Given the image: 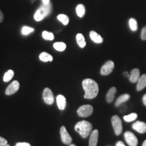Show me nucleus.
Wrapping results in <instances>:
<instances>
[{
  "instance_id": "f257e3e1",
  "label": "nucleus",
  "mask_w": 146,
  "mask_h": 146,
  "mask_svg": "<svg viewBox=\"0 0 146 146\" xmlns=\"http://www.w3.org/2000/svg\"><path fill=\"white\" fill-rule=\"evenodd\" d=\"M82 85L85 91L84 98L85 99H94L98 96L99 92V86L94 80L85 78L82 82Z\"/></svg>"
},
{
  "instance_id": "f03ea898",
  "label": "nucleus",
  "mask_w": 146,
  "mask_h": 146,
  "mask_svg": "<svg viewBox=\"0 0 146 146\" xmlns=\"http://www.w3.org/2000/svg\"><path fill=\"white\" fill-rule=\"evenodd\" d=\"M92 124L86 120H81L78 122L74 126V129L82 138L86 139L90 135L92 132Z\"/></svg>"
},
{
  "instance_id": "7ed1b4c3",
  "label": "nucleus",
  "mask_w": 146,
  "mask_h": 146,
  "mask_svg": "<svg viewBox=\"0 0 146 146\" xmlns=\"http://www.w3.org/2000/svg\"><path fill=\"white\" fill-rule=\"evenodd\" d=\"M52 12V4L51 3L49 4H43L39 7V9L36 11L34 15V19L36 21L39 22L42 21L45 17H46Z\"/></svg>"
},
{
  "instance_id": "20e7f679",
  "label": "nucleus",
  "mask_w": 146,
  "mask_h": 146,
  "mask_svg": "<svg viewBox=\"0 0 146 146\" xmlns=\"http://www.w3.org/2000/svg\"><path fill=\"white\" fill-rule=\"evenodd\" d=\"M111 122L116 135H120L123 131V125L120 118L116 115H114L112 117Z\"/></svg>"
},
{
  "instance_id": "39448f33",
  "label": "nucleus",
  "mask_w": 146,
  "mask_h": 146,
  "mask_svg": "<svg viewBox=\"0 0 146 146\" xmlns=\"http://www.w3.org/2000/svg\"><path fill=\"white\" fill-rule=\"evenodd\" d=\"M94 108L91 105H83L78 108L77 110V114L80 117H88L93 113Z\"/></svg>"
},
{
  "instance_id": "423d86ee",
  "label": "nucleus",
  "mask_w": 146,
  "mask_h": 146,
  "mask_svg": "<svg viewBox=\"0 0 146 146\" xmlns=\"http://www.w3.org/2000/svg\"><path fill=\"white\" fill-rule=\"evenodd\" d=\"M125 139L129 146H137L138 144V139L137 137L130 131H126L124 134Z\"/></svg>"
},
{
  "instance_id": "0eeeda50",
  "label": "nucleus",
  "mask_w": 146,
  "mask_h": 146,
  "mask_svg": "<svg viewBox=\"0 0 146 146\" xmlns=\"http://www.w3.org/2000/svg\"><path fill=\"white\" fill-rule=\"evenodd\" d=\"M43 99L45 104L52 105L54 102V97L52 90L50 88H45L43 92Z\"/></svg>"
},
{
  "instance_id": "6e6552de",
  "label": "nucleus",
  "mask_w": 146,
  "mask_h": 146,
  "mask_svg": "<svg viewBox=\"0 0 146 146\" xmlns=\"http://www.w3.org/2000/svg\"><path fill=\"white\" fill-rule=\"evenodd\" d=\"M60 137L63 143L65 145H70L72 143V139L67 131L64 126H62L60 129Z\"/></svg>"
},
{
  "instance_id": "1a4fd4ad",
  "label": "nucleus",
  "mask_w": 146,
  "mask_h": 146,
  "mask_svg": "<svg viewBox=\"0 0 146 146\" xmlns=\"http://www.w3.org/2000/svg\"><path fill=\"white\" fill-rule=\"evenodd\" d=\"M114 68V63L113 62V61L109 60L106 62L102 66L101 70H100V73H101L102 75H108L112 72Z\"/></svg>"
},
{
  "instance_id": "9d476101",
  "label": "nucleus",
  "mask_w": 146,
  "mask_h": 146,
  "mask_svg": "<svg viewBox=\"0 0 146 146\" xmlns=\"http://www.w3.org/2000/svg\"><path fill=\"white\" fill-rule=\"evenodd\" d=\"M20 88V83L18 81H14L8 85L6 89H5V95L7 96H11L17 92Z\"/></svg>"
},
{
  "instance_id": "9b49d317",
  "label": "nucleus",
  "mask_w": 146,
  "mask_h": 146,
  "mask_svg": "<svg viewBox=\"0 0 146 146\" xmlns=\"http://www.w3.org/2000/svg\"><path fill=\"white\" fill-rule=\"evenodd\" d=\"M133 129L137 132L139 133H145L146 132V123L141 121H137L133 123L132 126Z\"/></svg>"
},
{
  "instance_id": "f8f14e48",
  "label": "nucleus",
  "mask_w": 146,
  "mask_h": 146,
  "mask_svg": "<svg viewBox=\"0 0 146 146\" xmlns=\"http://www.w3.org/2000/svg\"><path fill=\"white\" fill-rule=\"evenodd\" d=\"M98 136H99V132L98 130L93 131L90 134L89 141V146H97L98 141Z\"/></svg>"
},
{
  "instance_id": "ddd939ff",
  "label": "nucleus",
  "mask_w": 146,
  "mask_h": 146,
  "mask_svg": "<svg viewBox=\"0 0 146 146\" xmlns=\"http://www.w3.org/2000/svg\"><path fill=\"white\" fill-rule=\"evenodd\" d=\"M57 106L60 110H64L66 107V100L62 95H58L56 98Z\"/></svg>"
},
{
  "instance_id": "4468645a",
  "label": "nucleus",
  "mask_w": 146,
  "mask_h": 146,
  "mask_svg": "<svg viewBox=\"0 0 146 146\" xmlns=\"http://www.w3.org/2000/svg\"><path fill=\"white\" fill-rule=\"evenodd\" d=\"M140 77V70L138 68L133 69L131 70L129 80L131 83H137L139 78Z\"/></svg>"
},
{
  "instance_id": "2eb2a0df",
  "label": "nucleus",
  "mask_w": 146,
  "mask_h": 146,
  "mask_svg": "<svg viewBox=\"0 0 146 146\" xmlns=\"http://www.w3.org/2000/svg\"><path fill=\"white\" fill-rule=\"evenodd\" d=\"M146 87V74H144L139 78L137 85V90L138 91H141Z\"/></svg>"
},
{
  "instance_id": "dca6fc26",
  "label": "nucleus",
  "mask_w": 146,
  "mask_h": 146,
  "mask_svg": "<svg viewBox=\"0 0 146 146\" xmlns=\"http://www.w3.org/2000/svg\"><path fill=\"white\" fill-rule=\"evenodd\" d=\"M116 88L114 87H111L108 91L107 95H106V101L108 103H111L113 102V100H114L115 95L116 94Z\"/></svg>"
},
{
  "instance_id": "f3484780",
  "label": "nucleus",
  "mask_w": 146,
  "mask_h": 146,
  "mask_svg": "<svg viewBox=\"0 0 146 146\" xmlns=\"http://www.w3.org/2000/svg\"><path fill=\"white\" fill-rule=\"evenodd\" d=\"M89 36L90 38L93 41L95 42L96 43H102L103 42V38L99 34H98L96 31H91L89 33Z\"/></svg>"
},
{
  "instance_id": "a211bd4d",
  "label": "nucleus",
  "mask_w": 146,
  "mask_h": 146,
  "mask_svg": "<svg viewBox=\"0 0 146 146\" xmlns=\"http://www.w3.org/2000/svg\"><path fill=\"white\" fill-rule=\"evenodd\" d=\"M129 98H130V95L127 94L121 95V96L118 97V99L116 100V102H115V106H116V107H118L120 105H121L122 104L125 103V102L128 101V100H129Z\"/></svg>"
},
{
  "instance_id": "6ab92c4d",
  "label": "nucleus",
  "mask_w": 146,
  "mask_h": 146,
  "mask_svg": "<svg viewBox=\"0 0 146 146\" xmlns=\"http://www.w3.org/2000/svg\"><path fill=\"white\" fill-rule=\"evenodd\" d=\"M76 40L78 45L81 48H84V47L86 46V41H85V37H84L83 34L78 33L76 35Z\"/></svg>"
},
{
  "instance_id": "aec40b11",
  "label": "nucleus",
  "mask_w": 146,
  "mask_h": 146,
  "mask_svg": "<svg viewBox=\"0 0 146 146\" xmlns=\"http://www.w3.org/2000/svg\"><path fill=\"white\" fill-rule=\"evenodd\" d=\"M39 59L42 62H52L53 57L50 54L47 52H42L39 55Z\"/></svg>"
},
{
  "instance_id": "412c9836",
  "label": "nucleus",
  "mask_w": 146,
  "mask_h": 146,
  "mask_svg": "<svg viewBox=\"0 0 146 146\" xmlns=\"http://www.w3.org/2000/svg\"><path fill=\"white\" fill-rule=\"evenodd\" d=\"M76 12L78 17L83 18L85 14V7L83 4H78L76 8Z\"/></svg>"
},
{
  "instance_id": "4be33fe9",
  "label": "nucleus",
  "mask_w": 146,
  "mask_h": 146,
  "mask_svg": "<svg viewBox=\"0 0 146 146\" xmlns=\"http://www.w3.org/2000/svg\"><path fill=\"white\" fill-rule=\"evenodd\" d=\"M54 48L58 52H64L66 48V45L63 42H56L54 43Z\"/></svg>"
},
{
  "instance_id": "5701e85b",
  "label": "nucleus",
  "mask_w": 146,
  "mask_h": 146,
  "mask_svg": "<svg viewBox=\"0 0 146 146\" xmlns=\"http://www.w3.org/2000/svg\"><path fill=\"white\" fill-rule=\"evenodd\" d=\"M57 18L58 21L61 22V23H62L64 25H65V26L69 23V18L68 16L66 15V14H59V15L57 16Z\"/></svg>"
},
{
  "instance_id": "b1692460",
  "label": "nucleus",
  "mask_w": 146,
  "mask_h": 146,
  "mask_svg": "<svg viewBox=\"0 0 146 146\" xmlns=\"http://www.w3.org/2000/svg\"><path fill=\"white\" fill-rule=\"evenodd\" d=\"M14 75V72L12 70H8L4 74V76L3 77V80L4 82L10 81Z\"/></svg>"
},
{
  "instance_id": "393cba45",
  "label": "nucleus",
  "mask_w": 146,
  "mask_h": 146,
  "mask_svg": "<svg viewBox=\"0 0 146 146\" xmlns=\"http://www.w3.org/2000/svg\"><path fill=\"white\" fill-rule=\"evenodd\" d=\"M129 25L130 27V29L133 31H136L138 29V25H137V22L135 18H131L129 19Z\"/></svg>"
},
{
  "instance_id": "a878e982",
  "label": "nucleus",
  "mask_w": 146,
  "mask_h": 146,
  "mask_svg": "<svg viewBox=\"0 0 146 146\" xmlns=\"http://www.w3.org/2000/svg\"><path fill=\"white\" fill-rule=\"evenodd\" d=\"M137 118V114L136 113H131V114L129 115H126L123 117L124 120H125L127 123H130V122H132L133 120H136Z\"/></svg>"
},
{
  "instance_id": "bb28decb",
  "label": "nucleus",
  "mask_w": 146,
  "mask_h": 146,
  "mask_svg": "<svg viewBox=\"0 0 146 146\" xmlns=\"http://www.w3.org/2000/svg\"><path fill=\"white\" fill-rule=\"evenodd\" d=\"M42 36L45 40H48V41H52L54 39V34L51 32L46 31L42 33Z\"/></svg>"
},
{
  "instance_id": "cd10ccee",
  "label": "nucleus",
  "mask_w": 146,
  "mask_h": 146,
  "mask_svg": "<svg viewBox=\"0 0 146 146\" xmlns=\"http://www.w3.org/2000/svg\"><path fill=\"white\" fill-rule=\"evenodd\" d=\"M35 31V29L33 28H32V27H27V26H25L23 27V29H22V34L23 35H28L29 34L31 33L34 32Z\"/></svg>"
},
{
  "instance_id": "c85d7f7f",
  "label": "nucleus",
  "mask_w": 146,
  "mask_h": 146,
  "mask_svg": "<svg viewBox=\"0 0 146 146\" xmlns=\"http://www.w3.org/2000/svg\"><path fill=\"white\" fill-rule=\"evenodd\" d=\"M141 38L142 40H146V27H143L141 31Z\"/></svg>"
},
{
  "instance_id": "c756f323",
  "label": "nucleus",
  "mask_w": 146,
  "mask_h": 146,
  "mask_svg": "<svg viewBox=\"0 0 146 146\" xmlns=\"http://www.w3.org/2000/svg\"><path fill=\"white\" fill-rule=\"evenodd\" d=\"M7 143H8L7 140L3 137H0V146H5L7 145Z\"/></svg>"
},
{
  "instance_id": "7c9ffc66",
  "label": "nucleus",
  "mask_w": 146,
  "mask_h": 146,
  "mask_svg": "<svg viewBox=\"0 0 146 146\" xmlns=\"http://www.w3.org/2000/svg\"><path fill=\"white\" fill-rule=\"evenodd\" d=\"M15 146H31L30 143H27V142H19V143H17L16 144Z\"/></svg>"
},
{
  "instance_id": "2f4dec72",
  "label": "nucleus",
  "mask_w": 146,
  "mask_h": 146,
  "mask_svg": "<svg viewBox=\"0 0 146 146\" xmlns=\"http://www.w3.org/2000/svg\"><path fill=\"white\" fill-rule=\"evenodd\" d=\"M3 19H4V16H3V14L2 13L1 10H0V23H2Z\"/></svg>"
},
{
  "instance_id": "473e14b6",
  "label": "nucleus",
  "mask_w": 146,
  "mask_h": 146,
  "mask_svg": "<svg viewBox=\"0 0 146 146\" xmlns=\"http://www.w3.org/2000/svg\"><path fill=\"white\" fill-rule=\"evenodd\" d=\"M116 146H126V145H125V143H124L123 141H118L117 143H116Z\"/></svg>"
},
{
  "instance_id": "72a5a7b5",
  "label": "nucleus",
  "mask_w": 146,
  "mask_h": 146,
  "mask_svg": "<svg viewBox=\"0 0 146 146\" xmlns=\"http://www.w3.org/2000/svg\"><path fill=\"white\" fill-rule=\"evenodd\" d=\"M42 1H43V4H45V5L49 4V3H50V0H42Z\"/></svg>"
},
{
  "instance_id": "f704fd0d",
  "label": "nucleus",
  "mask_w": 146,
  "mask_h": 146,
  "mask_svg": "<svg viewBox=\"0 0 146 146\" xmlns=\"http://www.w3.org/2000/svg\"><path fill=\"white\" fill-rule=\"evenodd\" d=\"M143 103L144 105L146 106V94L143 97Z\"/></svg>"
},
{
  "instance_id": "c9c22d12",
  "label": "nucleus",
  "mask_w": 146,
  "mask_h": 146,
  "mask_svg": "<svg viewBox=\"0 0 146 146\" xmlns=\"http://www.w3.org/2000/svg\"><path fill=\"white\" fill-rule=\"evenodd\" d=\"M142 146H146V140H145V141H143V145H142Z\"/></svg>"
},
{
  "instance_id": "e433bc0d",
  "label": "nucleus",
  "mask_w": 146,
  "mask_h": 146,
  "mask_svg": "<svg viewBox=\"0 0 146 146\" xmlns=\"http://www.w3.org/2000/svg\"><path fill=\"white\" fill-rule=\"evenodd\" d=\"M69 146H76V145H74V144H70V145H69Z\"/></svg>"
},
{
  "instance_id": "4c0bfd02",
  "label": "nucleus",
  "mask_w": 146,
  "mask_h": 146,
  "mask_svg": "<svg viewBox=\"0 0 146 146\" xmlns=\"http://www.w3.org/2000/svg\"><path fill=\"white\" fill-rule=\"evenodd\" d=\"M6 146H10V145H6Z\"/></svg>"
}]
</instances>
